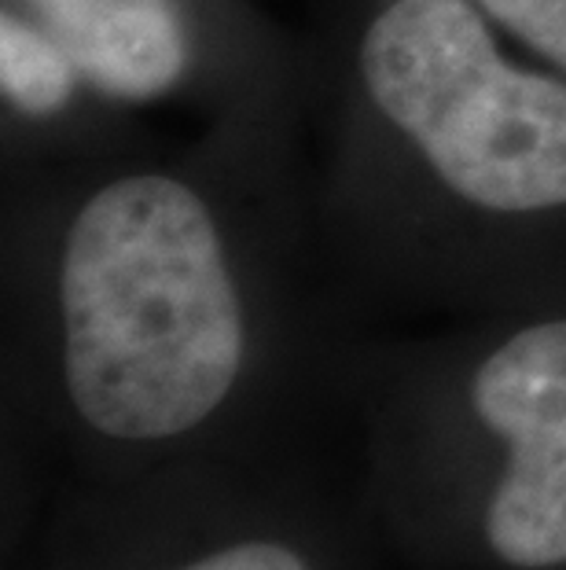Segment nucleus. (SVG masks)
<instances>
[{
	"label": "nucleus",
	"mask_w": 566,
	"mask_h": 570,
	"mask_svg": "<svg viewBox=\"0 0 566 570\" xmlns=\"http://www.w3.org/2000/svg\"><path fill=\"white\" fill-rule=\"evenodd\" d=\"M78 70L48 33L4 16L0 22V81L22 115H56L75 92Z\"/></svg>",
	"instance_id": "5"
},
{
	"label": "nucleus",
	"mask_w": 566,
	"mask_h": 570,
	"mask_svg": "<svg viewBox=\"0 0 566 570\" xmlns=\"http://www.w3.org/2000/svg\"><path fill=\"white\" fill-rule=\"evenodd\" d=\"M478 4L566 70V0H478Z\"/></svg>",
	"instance_id": "6"
},
{
	"label": "nucleus",
	"mask_w": 566,
	"mask_h": 570,
	"mask_svg": "<svg viewBox=\"0 0 566 570\" xmlns=\"http://www.w3.org/2000/svg\"><path fill=\"white\" fill-rule=\"evenodd\" d=\"M180 570H309V563L287 544L276 541H239L228 549L202 556Z\"/></svg>",
	"instance_id": "7"
},
{
	"label": "nucleus",
	"mask_w": 566,
	"mask_h": 570,
	"mask_svg": "<svg viewBox=\"0 0 566 570\" xmlns=\"http://www.w3.org/2000/svg\"><path fill=\"white\" fill-rule=\"evenodd\" d=\"M78 78L122 100H151L185 75L188 41L170 0H30Z\"/></svg>",
	"instance_id": "4"
},
{
	"label": "nucleus",
	"mask_w": 566,
	"mask_h": 570,
	"mask_svg": "<svg viewBox=\"0 0 566 570\" xmlns=\"http://www.w3.org/2000/svg\"><path fill=\"white\" fill-rule=\"evenodd\" d=\"M63 372L111 439L191 431L244 365V309L218 225L173 177L137 174L86 203L63 254Z\"/></svg>",
	"instance_id": "1"
},
{
	"label": "nucleus",
	"mask_w": 566,
	"mask_h": 570,
	"mask_svg": "<svg viewBox=\"0 0 566 570\" xmlns=\"http://www.w3.org/2000/svg\"><path fill=\"white\" fill-rule=\"evenodd\" d=\"M360 78L456 196L500 214L566 206V85L504 63L467 0H397Z\"/></svg>",
	"instance_id": "2"
},
{
	"label": "nucleus",
	"mask_w": 566,
	"mask_h": 570,
	"mask_svg": "<svg viewBox=\"0 0 566 570\" xmlns=\"http://www.w3.org/2000/svg\"><path fill=\"white\" fill-rule=\"evenodd\" d=\"M475 412L508 442L486 538L512 567L566 563V321L523 327L478 368Z\"/></svg>",
	"instance_id": "3"
}]
</instances>
